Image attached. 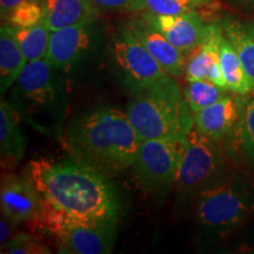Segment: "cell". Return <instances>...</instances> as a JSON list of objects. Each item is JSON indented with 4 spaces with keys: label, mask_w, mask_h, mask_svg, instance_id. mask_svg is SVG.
Instances as JSON below:
<instances>
[{
    "label": "cell",
    "mask_w": 254,
    "mask_h": 254,
    "mask_svg": "<svg viewBox=\"0 0 254 254\" xmlns=\"http://www.w3.org/2000/svg\"><path fill=\"white\" fill-rule=\"evenodd\" d=\"M249 31H250V33H251V36L253 37V39H254V24H252V25H250L249 27Z\"/></svg>",
    "instance_id": "f546056e"
},
{
    "label": "cell",
    "mask_w": 254,
    "mask_h": 254,
    "mask_svg": "<svg viewBox=\"0 0 254 254\" xmlns=\"http://www.w3.org/2000/svg\"><path fill=\"white\" fill-rule=\"evenodd\" d=\"M231 135L234 147L254 168V99L245 101L239 122Z\"/></svg>",
    "instance_id": "7402d4cb"
},
{
    "label": "cell",
    "mask_w": 254,
    "mask_h": 254,
    "mask_svg": "<svg viewBox=\"0 0 254 254\" xmlns=\"http://www.w3.org/2000/svg\"><path fill=\"white\" fill-rule=\"evenodd\" d=\"M127 28L147 49L171 77H182L187 57L141 15L127 21Z\"/></svg>",
    "instance_id": "7c38bea8"
},
{
    "label": "cell",
    "mask_w": 254,
    "mask_h": 254,
    "mask_svg": "<svg viewBox=\"0 0 254 254\" xmlns=\"http://www.w3.org/2000/svg\"><path fill=\"white\" fill-rule=\"evenodd\" d=\"M239 1H249V2H254V0H239Z\"/></svg>",
    "instance_id": "4dcf8cb0"
},
{
    "label": "cell",
    "mask_w": 254,
    "mask_h": 254,
    "mask_svg": "<svg viewBox=\"0 0 254 254\" xmlns=\"http://www.w3.org/2000/svg\"><path fill=\"white\" fill-rule=\"evenodd\" d=\"M187 145L186 136L141 140L131 166L139 190L152 196L166 195L176 184Z\"/></svg>",
    "instance_id": "5b68a950"
},
{
    "label": "cell",
    "mask_w": 254,
    "mask_h": 254,
    "mask_svg": "<svg viewBox=\"0 0 254 254\" xmlns=\"http://www.w3.org/2000/svg\"><path fill=\"white\" fill-rule=\"evenodd\" d=\"M206 1H209V2H214V0H206Z\"/></svg>",
    "instance_id": "1f68e13d"
},
{
    "label": "cell",
    "mask_w": 254,
    "mask_h": 254,
    "mask_svg": "<svg viewBox=\"0 0 254 254\" xmlns=\"http://www.w3.org/2000/svg\"><path fill=\"white\" fill-rule=\"evenodd\" d=\"M14 36L27 62L45 58L51 31L44 21L30 27H13Z\"/></svg>",
    "instance_id": "44dd1931"
},
{
    "label": "cell",
    "mask_w": 254,
    "mask_h": 254,
    "mask_svg": "<svg viewBox=\"0 0 254 254\" xmlns=\"http://www.w3.org/2000/svg\"><path fill=\"white\" fill-rule=\"evenodd\" d=\"M141 139L126 112L100 107L69 123L65 145L73 160L107 178L131 168Z\"/></svg>",
    "instance_id": "7a4b0ae2"
},
{
    "label": "cell",
    "mask_w": 254,
    "mask_h": 254,
    "mask_svg": "<svg viewBox=\"0 0 254 254\" xmlns=\"http://www.w3.org/2000/svg\"><path fill=\"white\" fill-rule=\"evenodd\" d=\"M1 253L9 254H50L51 251L40 237L32 233H18L0 247Z\"/></svg>",
    "instance_id": "484cf974"
},
{
    "label": "cell",
    "mask_w": 254,
    "mask_h": 254,
    "mask_svg": "<svg viewBox=\"0 0 254 254\" xmlns=\"http://www.w3.org/2000/svg\"><path fill=\"white\" fill-rule=\"evenodd\" d=\"M221 28L225 37L231 41L239 56L247 78L251 84V92L254 95V39L249 28L232 17H226L221 21Z\"/></svg>",
    "instance_id": "d6986e66"
},
{
    "label": "cell",
    "mask_w": 254,
    "mask_h": 254,
    "mask_svg": "<svg viewBox=\"0 0 254 254\" xmlns=\"http://www.w3.org/2000/svg\"><path fill=\"white\" fill-rule=\"evenodd\" d=\"M95 31V23H88L51 32L46 59L52 68L66 69L77 64L94 43Z\"/></svg>",
    "instance_id": "8fae6325"
},
{
    "label": "cell",
    "mask_w": 254,
    "mask_h": 254,
    "mask_svg": "<svg viewBox=\"0 0 254 254\" xmlns=\"http://www.w3.org/2000/svg\"><path fill=\"white\" fill-rule=\"evenodd\" d=\"M26 151L23 132L18 117L6 100L0 103V155L5 168L14 167L20 163Z\"/></svg>",
    "instance_id": "2e32d148"
},
{
    "label": "cell",
    "mask_w": 254,
    "mask_h": 254,
    "mask_svg": "<svg viewBox=\"0 0 254 254\" xmlns=\"http://www.w3.org/2000/svg\"><path fill=\"white\" fill-rule=\"evenodd\" d=\"M45 18L44 23L51 32L74 25L95 23L99 9L91 0H41Z\"/></svg>",
    "instance_id": "9a60e30c"
},
{
    "label": "cell",
    "mask_w": 254,
    "mask_h": 254,
    "mask_svg": "<svg viewBox=\"0 0 254 254\" xmlns=\"http://www.w3.org/2000/svg\"><path fill=\"white\" fill-rule=\"evenodd\" d=\"M140 15L186 57L204 43L212 26V23H206L200 11L178 15H158L141 12Z\"/></svg>",
    "instance_id": "9c48e42d"
},
{
    "label": "cell",
    "mask_w": 254,
    "mask_h": 254,
    "mask_svg": "<svg viewBox=\"0 0 254 254\" xmlns=\"http://www.w3.org/2000/svg\"><path fill=\"white\" fill-rule=\"evenodd\" d=\"M25 174L41 198L67 217L118 225L122 202L110 178L78 161L40 158L28 163Z\"/></svg>",
    "instance_id": "6da1fadb"
},
{
    "label": "cell",
    "mask_w": 254,
    "mask_h": 254,
    "mask_svg": "<svg viewBox=\"0 0 254 254\" xmlns=\"http://www.w3.org/2000/svg\"><path fill=\"white\" fill-rule=\"evenodd\" d=\"M1 212L18 224H32L39 217L43 198L26 174L8 173L1 177Z\"/></svg>",
    "instance_id": "30bf717a"
},
{
    "label": "cell",
    "mask_w": 254,
    "mask_h": 254,
    "mask_svg": "<svg viewBox=\"0 0 254 254\" xmlns=\"http://www.w3.org/2000/svg\"><path fill=\"white\" fill-rule=\"evenodd\" d=\"M18 222H15L13 219H11L8 215L1 212L0 217V247H2L8 243L14 236L15 228L18 226Z\"/></svg>",
    "instance_id": "83f0119b"
},
{
    "label": "cell",
    "mask_w": 254,
    "mask_h": 254,
    "mask_svg": "<svg viewBox=\"0 0 254 254\" xmlns=\"http://www.w3.org/2000/svg\"><path fill=\"white\" fill-rule=\"evenodd\" d=\"M17 90L28 103L46 105L56 98L53 68L45 58L31 60L17 80Z\"/></svg>",
    "instance_id": "5bb4252c"
},
{
    "label": "cell",
    "mask_w": 254,
    "mask_h": 254,
    "mask_svg": "<svg viewBox=\"0 0 254 254\" xmlns=\"http://www.w3.org/2000/svg\"><path fill=\"white\" fill-rule=\"evenodd\" d=\"M34 232L55 238L57 250L66 254H109L117 239V226L67 217L43 200L39 217L30 224Z\"/></svg>",
    "instance_id": "277c9868"
},
{
    "label": "cell",
    "mask_w": 254,
    "mask_h": 254,
    "mask_svg": "<svg viewBox=\"0 0 254 254\" xmlns=\"http://www.w3.org/2000/svg\"><path fill=\"white\" fill-rule=\"evenodd\" d=\"M44 18L45 11L41 0H26L15 6L5 19L13 27H30L44 21Z\"/></svg>",
    "instance_id": "d4e9b609"
},
{
    "label": "cell",
    "mask_w": 254,
    "mask_h": 254,
    "mask_svg": "<svg viewBox=\"0 0 254 254\" xmlns=\"http://www.w3.org/2000/svg\"><path fill=\"white\" fill-rule=\"evenodd\" d=\"M21 47L14 36V28L5 24L0 27V93L4 94L15 84L26 66Z\"/></svg>",
    "instance_id": "e0dca14e"
},
{
    "label": "cell",
    "mask_w": 254,
    "mask_h": 254,
    "mask_svg": "<svg viewBox=\"0 0 254 254\" xmlns=\"http://www.w3.org/2000/svg\"><path fill=\"white\" fill-rule=\"evenodd\" d=\"M214 2L206 0H138L136 12L158 15H178L213 7Z\"/></svg>",
    "instance_id": "603a6c76"
},
{
    "label": "cell",
    "mask_w": 254,
    "mask_h": 254,
    "mask_svg": "<svg viewBox=\"0 0 254 254\" xmlns=\"http://www.w3.org/2000/svg\"><path fill=\"white\" fill-rule=\"evenodd\" d=\"M26 0H0V12H1V18L4 19L9 14V12L21 2Z\"/></svg>",
    "instance_id": "f1b7e54d"
},
{
    "label": "cell",
    "mask_w": 254,
    "mask_h": 254,
    "mask_svg": "<svg viewBox=\"0 0 254 254\" xmlns=\"http://www.w3.org/2000/svg\"><path fill=\"white\" fill-rule=\"evenodd\" d=\"M219 64L228 91L243 97L249 94L251 92L250 80L244 71L236 49L225 34H222L219 45Z\"/></svg>",
    "instance_id": "ffe728a7"
},
{
    "label": "cell",
    "mask_w": 254,
    "mask_h": 254,
    "mask_svg": "<svg viewBox=\"0 0 254 254\" xmlns=\"http://www.w3.org/2000/svg\"><path fill=\"white\" fill-rule=\"evenodd\" d=\"M222 34L224 32L221 24L212 23L211 31L206 40L187 56L184 72L187 82L207 80L209 69L219 63V45Z\"/></svg>",
    "instance_id": "ac0fdd59"
},
{
    "label": "cell",
    "mask_w": 254,
    "mask_h": 254,
    "mask_svg": "<svg viewBox=\"0 0 254 254\" xmlns=\"http://www.w3.org/2000/svg\"><path fill=\"white\" fill-rule=\"evenodd\" d=\"M239 94H228L211 106L205 107L193 114L194 125L202 134L222 141L231 136L233 129L239 122L241 111L246 99Z\"/></svg>",
    "instance_id": "4fadbf2b"
},
{
    "label": "cell",
    "mask_w": 254,
    "mask_h": 254,
    "mask_svg": "<svg viewBox=\"0 0 254 254\" xmlns=\"http://www.w3.org/2000/svg\"><path fill=\"white\" fill-rule=\"evenodd\" d=\"M228 92L230 91L217 86L209 80H194L189 81L184 90V95L187 105L194 114L225 98L230 94Z\"/></svg>",
    "instance_id": "cb8c5ba5"
},
{
    "label": "cell",
    "mask_w": 254,
    "mask_h": 254,
    "mask_svg": "<svg viewBox=\"0 0 254 254\" xmlns=\"http://www.w3.org/2000/svg\"><path fill=\"white\" fill-rule=\"evenodd\" d=\"M112 58L120 82L131 95L152 90L174 79L127 26L113 38Z\"/></svg>",
    "instance_id": "ba28073f"
},
{
    "label": "cell",
    "mask_w": 254,
    "mask_h": 254,
    "mask_svg": "<svg viewBox=\"0 0 254 254\" xmlns=\"http://www.w3.org/2000/svg\"><path fill=\"white\" fill-rule=\"evenodd\" d=\"M186 138L189 145L174 184L177 200L183 205L192 199L195 201L202 190L214 184L224 164L220 141L204 135L195 125Z\"/></svg>",
    "instance_id": "52a82bcc"
},
{
    "label": "cell",
    "mask_w": 254,
    "mask_h": 254,
    "mask_svg": "<svg viewBox=\"0 0 254 254\" xmlns=\"http://www.w3.org/2000/svg\"><path fill=\"white\" fill-rule=\"evenodd\" d=\"M98 9L136 12L138 0H91Z\"/></svg>",
    "instance_id": "4316f807"
},
{
    "label": "cell",
    "mask_w": 254,
    "mask_h": 254,
    "mask_svg": "<svg viewBox=\"0 0 254 254\" xmlns=\"http://www.w3.org/2000/svg\"><path fill=\"white\" fill-rule=\"evenodd\" d=\"M254 212L253 192L238 180L217 183L206 187L195 199L198 224L211 232L230 231Z\"/></svg>",
    "instance_id": "8992f818"
},
{
    "label": "cell",
    "mask_w": 254,
    "mask_h": 254,
    "mask_svg": "<svg viewBox=\"0 0 254 254\" xmlns=\"http://www.w3.org/2000/svg\"><path fill=\"white\" fill-rule=\"evenodd\" d=\"M126 113L141 140L186 136L194 126L192 111L174 79L132 95Z\"/></svg>",
    "instance_id": "3957f363"
}]
</instances>
